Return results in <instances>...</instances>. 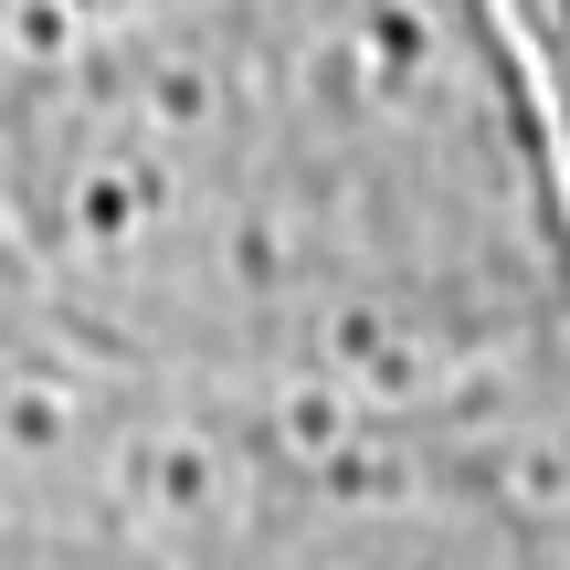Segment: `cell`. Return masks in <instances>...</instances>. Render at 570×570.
<instances>
[{"mask_svg": "<svg viewBox=\"0 0 570 570\" xmlns=\"http://www.w3.org/2000/svg\"><path fill=\"white\" fill-rule=\"evenodd\" d=\"M0 570H570V423L265 412L0 296Z\"/></svg>", "mask_w": 570, "mask_h": 570, "instance_id": "obj_2", "label": "cell"}, {"mask_svg": "<svg viewBox=\"0 0 570 570\" xmlns=\"http://www.w3.org/2000/svg\"><path fill=\"white\" fill-rule=\"evenodd\" d=\"M106 11H138V0H0V63L42 53V42L85 32V21H106Z\"/></svg>", "mask_w": 570, "mask_h": 570, "instance_id": "obj_4", "label": "cell"}, {"mask_svg": "<svg viewBox=\"0 0 570 570\" xmlns=\"http://www.w3.org/2000/svg\"><path fill=\"white\" fill-rule=\"evenodd\" d=\"M497 11H508V42L529 63L539 127H550V159H560V190H570V0H497Z\"/></svg>", "mask_w": 570, "mask_h": 570, "instance_id": "obj_3", "label": "cell"}, {"mask_svg": "<svg viewBox=\"0 0 570 570\" xmlns=\"http://www.w3.org/2000/svg\"><path fill=\"white\" fill-rule=\"evenodd\" d=\"M0 296L265 412L570 423V190L497 0H138L11 53Z\"/></svg>", "mask_w": 570, "mask_h": 570, "instance_id": "obj_1", "label": "cell"}]
</instances>
